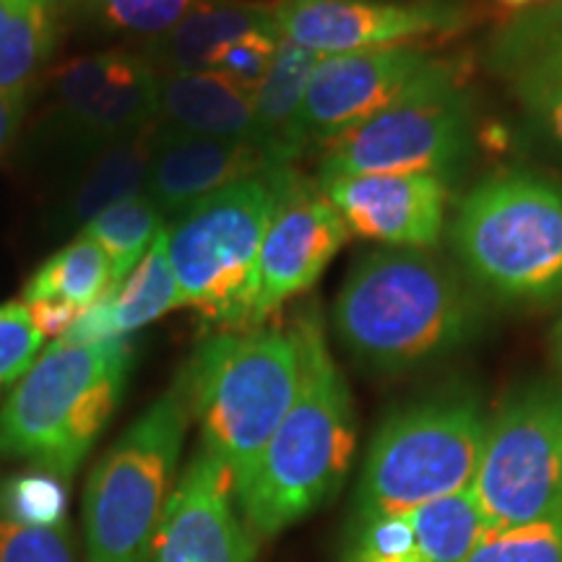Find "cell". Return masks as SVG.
<instances>
[{"mask_svg":"<svg viewBox=\"0 0 562 562\" xmlns=\"http://www.w3.org/2000/svg\"><path fill=\"white\" fill-rule=\"evenodd\" d=\"M331 321L351 360L375 372H406L472 341L480 302L430 250L375 248L347 273Z\"/></svg>","mask_w":562,"mask_h":562,"instance_id":"cell-1","label":"cell"},{"mask_svg":"<svg viewBox=\"0 0 562 562\" xmlns=\"http://www.w3.org/2000/svg\"><path fill=\"white\" fill-rule=\"evenodd\" d=\"M300 336L297 396L261 453L237 510L256 539H271L321 510L347 480L357 446L347 378L328 349L321 313L294 321Z\"/></svg>","mask_w":562,"mask_h":562,"instance_id":"cell-2","label":"cell"},{"mask_svg":"<svg viewBox=\"0 0 562 562\" xmlns=\"http://www.w3.org/2000/svg\"><path fill=\"white\" fill-rule=\"evenodd\" d=\"M203 446L227 469L237 497L286 417L300 385L297 328L214 331L178 378Z\"/></svg>","mask_w":562,"mask_h":562,"instance_id":"cell-3","label":"cell"},{"mask_svg":"<svg viewBox=\"0 0 562 562\" xmlns=\"http://www.w3.org/2000/svg\"><path fill=\"white\" fill-rule=\"evenodd\" d=\"M131 339H55L0 406V459L74 480L128 385Z\"/></svg>","mask_w":562,"mask_h":562,"instance_id":"cell-4","label":"cell"},{"mask_svg":"<svg viewBox=\"0 0 562 562\" xmlns=\"http://www.w3.org/2000/svg\"><path fill=\"white\" fill-rule=\"evenodd\" d=\"M490 412L474 391L451 389L391 412L372 435L347 526L469 492Z\"/></svg>","mask_w":562,"mask_h":562,"instance_id":"cell-5","label":"cell"},{"mask_svg":"<svg viewBox=\"0 0 562 562\" xmlns=\"http://www.w3.org/2000/svg\"><path fill=\"white\" fill-rule=\"evenodd\" d=\"M451 243L463 277L492 300H562L560 182L526 170L492 175L463 195Z\"/></svg>","mask_w":562,"mask_h":562,"instance_id":"cell-6","label":"cell"},{"mask_svg":"<svg viewBox=\"0 0 562 562\" xmlns=\"http://www.w3.org/2000/svg\"><path fill=\"white\" fill-rule=\"evenodd\" d=\"M290 167L206 195L167 224V256L182 297L220 331L250 328L258 252Z\"/></svg>","mask_w":562,"mask_h":562,"instance_id":"cell-7","label":"cell"},{"mask_svg":"<svg viewBox=\"0 0 562 562\" xmlns=\"http://www.w3.org/2000/svg\"><path fill=\"white\" fill-rule=\"evenodd\" d=\"M188 422L175 383L102 456L83 492L87 562H144L178 484Z\"/></svg>","mask_w":562,"mask_h":562,"instance_id":"cell-8","label":"cell"},{"mask_svg":"<svg viewBox=\"0 0 562 562\" xmlns=\"http://www.w3.org/2000/svg\"><path fill=\"white\" fill-rule=\"evenodd\" d=\"M467 94L459 68L440 60L389 108L323 146V178L347 175H440L451 178L469 149Z\"/></svg>","mask_w":562,"mask_h":562,"instance_id":"cell-9","label":"cell"},{"mask_svg":"<svg viewBox=\"0 0 562 562\" xmlns=\"http://www.w3.org/2000/svg\"><path fill=\"white\" fill-rule=\"evenodd\" d=\"M472 495L487 529L562 518V383L521 385L490 414Z\"/></svg>","mask_w":562,"mask_h":562,"instance_id":"cell-10","label":"cell"},{"mask_svg":"<svg viewBox=\"0 0 562 562\" xmlns=\"http://www.w3.org/2000/svg\"><path fill=\"white\" fill-rule=\"evenodd\" d=\"M50 102L60 131L83 149L100 151L157 125L159 70L140 55H83L55 70Z\"/></svg>","mask_w":562,"mask_h":562,"instance_id":"cell-11","label":"cell"},{"mask_svg":"<svg viewBox=\"0 0 562 562\" xmlns=\"http://www.w3.org/2000/svg\"><path fill=\"white\" fill-rule=\"evenodd\" d=\"M279 37L328 55L419 45L467 26L459 0H271Z\"/></svg>","mask_w":562,"mask_h":562,"instance_id":"cell-12","label":"cell"},{"mask_svg":"<svg viewBox=\"0 0 562 562\" xmlns=\"http://www.w3.org/2000/svg\"><path fill=\"white\" fill-rule=\"evenodd\" d=\"M347 240L349 229L339 211L318 186L297 178L290 167L258 252L250 328L263 326L286 302L311 292Z\"/></svg>","mask_w":562,"mask_h":562,"instance_id":"cell-13","label":"cell"},{"mask_svg":"<svg viewBox=\"0 0 562 562\" xmlns=\"http://www.w3.org/2000/svg\"><path fill=\"white\" fill-rule=\"evenodd\" d=\"M438 63L440 58H435L422 45H396L321 58L307 81L305 102L300 110V154L311 146L323 149L336 136L389 108Z\"/></svg>","mask_w":562,"mask_h":562,"instance_id":"cell-14","label":"cell"},{"mask_svg":"<svg viewBox=\"0 0 562 562\" xmlns=\"http://www.w3.org/2000/svg\"><path fill=\"white\" fill-rule=\"evenodd\" d=\"M144 562H256L227 469L203 442L178 476Z\"/></svg>","mask_w":562,"mask_h":562,"instance_id":"cell-15","label":"cell"},{"mask_svg":"<svg viewBox=\"0 0 562 562\" xmlns=\"http://www.w3.org/2000/svg\"><path fill=\"white\" fill-rule=\"evenodd\" d=\"M349 235L381 248L432 250L448 216V180L440 175H347L318 180Z\"/></svg>","mask_w":562,"mask_h":562,"instance_id":"cell-16","label":"cell"},{"mask_svg":"<svg viewBox=\"0 0 562 562\" xmlns=\"http://www.w3.org/2000/svg\"><path fill=\"white\" fill-rule=\"evenodd\" d=\"M487 531L472 490L347 526L336 562H463Z\"/></svg>","mask_w":562,"mask_h":562,"instance_id":"cell-17","label":"cell"},{"mask_svg":"<svg viewBox=\"0 0 562 562\" xmlns=\"http://www.w3.org/2000/svg\"><path fill=\"white\" fill-rule=\"evenodd\" d=\"M273 167L279 165L258 144L193 136L154 125L146 195L170 222L206 195Z\"/></svg>","mask_w":562,"mask_h":562,"instance_id":"cell-18","label":"cell"},{"mask_svg":"<svg viewBox=\"0 0 562 562\" xmlns=\"http://www.w3.org/2000/svg\"><path fill=\"white\" fill-rule=\"evenodd\" d=\"M182 307L170 256H167V227L159 232L149 252L136 269L115 284L100 302L83 311L79 321L60 339L76 344H97L128 339L133 331L165 318Z\"/></svg>","mask_w":562,"mask_h":562,"instance_id":"cell-19","label":"cell"},{"mask_svg":"<svg viewBox=\"0 0 562 562\" xmlns=\"http://www.w3.org/2000/svg\"><path fill=\"white\" fill-rule=\"evenodd\" d=\"M157 125L193 136L248 140L263 149L252 94L214 70L159 74Z\"/></svg>","mask_w":562,"mask_h":562,"instance_id":"cell-20","label":"cell"},{"mask_svg":"<svg viewBox=\"0 0 562 562\" xmlns=\"http://www.w3.org/2000/svg\"><path fill=\"white\" fill-rule=\"evenodd\" d=\"M277 30L271 3L256 0H201L170 32L154 40V68L159 74L209 70L229 42L250 32Z\"/></svg>","mask_w":562,"mask_h":562,"instance_id":"cell-21","label":"cell"},{"mask_svg":"<svg viewBox=\"0 0 562 562\" xmlns=\"http://www.w3.org/2000/svg\"><path fill=\"white\" fill-rule=\"evenodd\" d=\"M318 60L321 58L315 53L279 37L269 74L252 94L261 144L279 167H292V161L300 157L297 121L302 102H305L307 81H311Z\"/></svg>","mask_w":562,"mask_h":562,"instance_id":"cell-22","label":"cell"},{"mask_svg":"<svg viewBox=\"0 0 562 562\" xmlns=\"http://www.w3.org/2000/svg\"><path fill=\"white\" fill-rule=\"evenodd\" d=\"M149 165L151 131L94 151V159L83 167L81 178L63 203V227L83 229L102 211L146 193Z\"/></svg>","mask_w":562,"mask_h":562,"instance_id":"cell-23","label":"cell"},{"mask_svg":"<svg viewBox=\"0 0 562 562\" xmlns=\"http://www.w3.org/2000/svg\"><path fill=\"white\" fill-rule=\"evenodd\" d=\"M63 0H0V91L24 89L53 58Z\"/></svg>","mask_w":562,"mask_h":562,"instance_id":"cell-24","label":"cell"},{"mask_svg":"<svg viewBox=\"0 0 562 562\" xmlns=\"http://www.w3.org/2000/svg\"><path fill=\"white\" fill-rule=\"evenodd\" d=\"M112 290V269L108 256L87 235L74 237L60 250H55L40 269L32 273L21 292L24 305L58 302L74 311H89Z\"/></svg>","mask_w":562,"mask_h":562,"instance_id":"cell-25","label":"cell"},{"mask_svg":"<svg viewBox=\"0 0 562 562\" xmlns=\"http://www.w3.org/2000/svg\"><path fill=\"white\" fill-rule=\"evenodd\" d=\"M497 74L562 76V0L516 13L492 40Z\"/></svg>","mask_w":562,"mask_h":562,"instance_id":"cell-26","label":"cell"},{"mask_svg":"<svg viewBox=\"0 0 562 562\" xmlns=\"http://www.w3.org/2000/svg\"><path fill=\"white\" fill-rule=\"evenodd\" d=\"M167 216L161 214L157 203L149 195L140 193L136 199H128L117 206L102 211L94 216L81 235H87L91 243H97L108 256L112 269V286L121 284L136 266L144 261L159 232L167 227Z\"/></svg>","mask_w":562,"mask_h":562,"instance_id":"cell-27","label":"cell"},{"mask_svg":"<svg viewBox=\"0 0 562 562\" xmlns=\"http://www.w3.org/2000/svg\"><path fill=\"white\" fill-rule=\"evenodd\" d=\"M463 562H562V518L487 529Z\"/></svg>","mask_w":562,"mask_h":562,"instance_id":"cell-28","label":"cell"},{"mask_svg":"<svg viewBox=\"0 0 562 562\" xmlns=\"http://www.w3.org/2000/svg\"><path fill=\"white\" fill-rule=\"evenodd\" d=\"M66 487L68 482L58 476L30 469L0 482V508L26 524L63 526L66 524Z\"/></svg>","mask_w":562,"mask_h":562,"instance_id":"cell-29","label":"cell"},{"mask_svg":"<svg viewBox=\"0 0 562 562\" xmlns=\"http://www.w3.org/2000/svg\"><path fill=\"white\" fill-rule=\"evenodd\" d=\"M83 3L112 30L159 40L201 0H83Z\"/></svg>","mask_w":562,"mask_h":562,"instance_id":"cell-30","label":"cell"},{"mask_svg":"<svg viewBox=\"0 0 562 562\" xmlns=\"http://www.w3.org/2000/svg\"><path fill=\"white\" fill-rule=\"evenodd\" d=\"M0 562H76L68 526H37L0 508Z\"/></svg>","mask_w":562,"mask_h":562,"instance_id":"cell-31","label":"cell"},{"mask_svg":"<svg viewBox=\"0 0 562 562\" xmlns=\"http://www.w3.org/2000/svg\"><path fill=\"white\" fill-rule=\"evenodd\" d=\"M45 341L24 302H0V393L13 389V383L32 368Z\"/></svg>","mask_w":562,"mask_h":562,"instance_id":"cell-32","label":"cell"},{"mask_svg":"<svg viewBox=\"0 0 562 562\" xmlns=\"http://www.w3.org/2000/svg\"><path fill=\"white\" fill-rule=\"evenodd\" d=\"M505 79L533 131L562 157V76L510 74Z\"/></svg>","mask_w":562,"mask_h":562,"instance_id":"cell-33","label":"cell"},{"mask_svg":"<svg viewBox=\"0 0 562 562\" xmlns=\"http://www.w3.org/2000/svg\"><path fill=\"white\" fill-rule=\"evenodd\" d=\"M277 30L250 32L240 40L229 42V45L216 55L209 70L224 76V79L235 83V87L245 89L248 94H256V89L261 87L266 74H269L273 55H277Z\"/></svg>","mask_w":562,"mask_h":562,"instance_id":"cell-34","label":"cell"},{"mask_svg":"<svg viewBox=\"0 0 562 562\" xmlns=\"http://www.w3.org/2000/svg\"><path fill=\"white\" fill-rule=\"evenodd\" d=\"M30 89H9L0 91V154L16 136L21 121H24L26 102H30Z\"/></svg>","mask_w":562,"mask_h":562,"instance_id":"cell-35","label":"cell"},{"mask_svg":"<svg viewBox=\"0 0 562 562\" xmlns=\"http://www.w3.org/2000/svg\"><path fill=\"white\" fill-rule=\"evenodd\" d=\"M497 3H501L503 9L521 13V11H529V9H539V5L554 3V0H497Z\"/></svg>","mask_w":562,"mask_h":562,"instance_id":"cell-36","label":"cell"},{"mask_svg":"<svg viewBox=\"0 0 562 562\" xmlns=\"http://www.w3.org/2000/svg\"><path fill=\"white\" fill-rule=\"evenodd\" d=\"M552 360L558 364V370L562 372V318L554 323L552 328Z\"/></svg>","mask_w":562,"mask_h":562,"instance_id":"cell-37","label":"cell"}]
</instances>
